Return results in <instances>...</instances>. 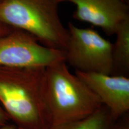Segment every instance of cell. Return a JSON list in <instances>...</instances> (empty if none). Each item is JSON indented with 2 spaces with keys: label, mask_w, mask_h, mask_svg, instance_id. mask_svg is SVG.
<instances>
[{
  "label": "cell",
  "mask_w": 129,
  "mask_h": 129,
  "mask_svg": "<svg viewBox=\"0 0 129 129\" xmlns=\"http://www.w3.org/2000/svg\"><path fill=\"white\" fill-rule=\"evenodd\" d=\"M44 68L0 67V103L20 129H50L45 99Z\"/></svg>",
  "instance_id": "1"
},
{
  "label": "cell",
  "mask_w": 129,
  "mask_h": 129,
  "mask_svg": "<svg viewBox=\"0 0 129 129\" xmlns=\"http://www.w3.org/2000/svg\"><path fill=\"white\" fill-rule=\"evenodd\" d=\"M44 90L51 128L84 118L102 105L89 87L69 71L65 62L45 69Z\"/></svg>",
  "instance_id": "2"
},
{
  "label": "cell",
  "mask_w": 129,
  "mask_h": 129,
  "mask_svg": "<svg viewBox=\"0 0 129 129\" xmlns=\"http://www.w3.org/2000/svg\"><path fill=\"white\" fill-rule=\"evenodd\" d=\"M57 0H0V23L28 32L48 47L64 50L69 38Z\"/></svg>",
  "instance_id": "3"
},
{
  "label": "cell",
  "mask_w": 129,
  "mask_h": 129,
  "mask_svg": "<svg viewBox=\"0 0 129 129\" xmlns=\"http://www.w3.org/2000/svg\"><path fill=\"white\" fill-rule=\"evenodd\" d=\"M65 63L75 71L112 75V44L92 28H81L69 22Z\"/></svg>",
  "instance_id": "4"
},
{
  "label": "cell",
  "mask_w": 129,
  "mask_h": 129,
  "mask_svg": "<svg viewBox=\"0 0 129 129\" xmlns=\"http://www.w3.org/2000/svg\"><path fill=\"white\" fill-rule=\"evenodd\" d=\"M63 62L64 50L44 46L24 30L15 29L0 37V67L46 68Z\"/></svg>",
  "instance_id": "5"
},
{
  "label": "cell",
  "mask_w": 129,
  "mask_h": 129,
  "mask_svg": "<svg viewBox=\"0 0 129 129\" xmlns=\"http://www.w3.org/2000/svg\"><path fill=\"white\" fill-rule=\"evenodd\" d=\"M76 6L74 19L99 27L108 35L115 34L118 26L129 19L124 0H57Z\"/></svg>",
  "instance_id": "6"
},
{
  "label": "cell",
  "mask_w": 129,
  "mask_h": 129,
  "mask_svg": "<svg viewBox=\"0 0 129 129\" xmlns=\"http://www.w3.org/2000/svg\"><path fill=\"white\" fill-rule=\"evenodd\" d=\"M75 74L96 94L102 105L117 121L129 111V78L123 75L88 73L75 71Z\"/></svg>",
  "instance_id": "7"
},
{
  "label": "cell",
  "mask_w": 129,
  "mask_h": 129,
  "mask_svg": "<svg viewBox=\"0 0 129 129\" xmlns=\"http://www.w3.org/2000/svg\"><path fill=\"white\" fill-rule=\"evenodd\" d=\"M115 34L116 40L112 44L113 73L117 71L126 72L129 70V19L119 26Z\"/></svg>",
  "instance_id": "8"
},
{
  "label": "cell",
  "mask_w": 129,
  "mask_h": 129,
  "mask_svg": "<svg viewBox=\"0 0 129 129\" xmlns=\"http://www.w3.org/2000/svg\"><path fill=\"white\" fill-rule=\"evenodd\" d=\"M115 121L108 108L102 105L99 109L84 118L50 129H109Z\"/></svg>",
  "instance_id": "9"
},
{
  "label": "cell",
  "mask_w": 129,
  "mask_h": 129,
  "mask_svg": "<svg viewBox=\"0 0 129 129\" xmlns=\"http://www.w3.org/2000/svg\"><path fill=\"white\" fill-rule=\"evenodd\" d=\"M127 114L122 116V120L121 117L120 121H116L109 129H129V119Z\"/></svg>",
  "instance_id": "10"
},
{
  "label": "cell",
  "mask_w": 129,
  "mask_h": 129,
  "mask_svg": "<svg viewBox=\"0 0 129 129\" xmlns=\"http://www.w3.org/2000/svg\"><path fill=\"white\" fill-rule=\"evenodd\" d=\"M9 120H10V119L9 115L3 108L0 106V127L8 124Z\"/></svg>",
  "instance_id": "11"
},
{
  "label": "cell",
  "mask_w": 129,
  "mask_h": 129,
  "mask_svg": "<svg viewBox=\"0 0 129 129\" xmlns=\"http://www.w3.org/2000/svg\"><path fill=\"white\" fill-rule=\"evenodd\" d=\"M11 31V29L9 26L0 23V32H4V33H9Z\"/></svg>",
  "instance_id": "12"
},
{
  "label": "cell",
  "mask_w": 129,
  "mask_h": 129,
  "mask_svg": "<svg viewBox=\"0 0 129 129\" xmlns=\"http://www.w3.org/2000/svg\"><path fill=\"white\" fill-rule=\"evenodd\" d=\"M0 129H20V128H18V127L14 124H7L3 125V126L0 127Z\"/></svg>",
  "instance_id": "13"
},
{
  "label": "cell",
  "mask_w": 129,
  "mask_h": 129,
  "mask_svg": "<svg viewBox=\"0 0 129 129\" xmlns=\"http://www.w3.org/2000/svg\"><path fill=\"white\" fill-rule=\"evenodd\" d=\"M8 33H4V32H0V37H2V36H4V35H6Z\"/></svg>",
  "instance_id": "14"
}]
</instances>
